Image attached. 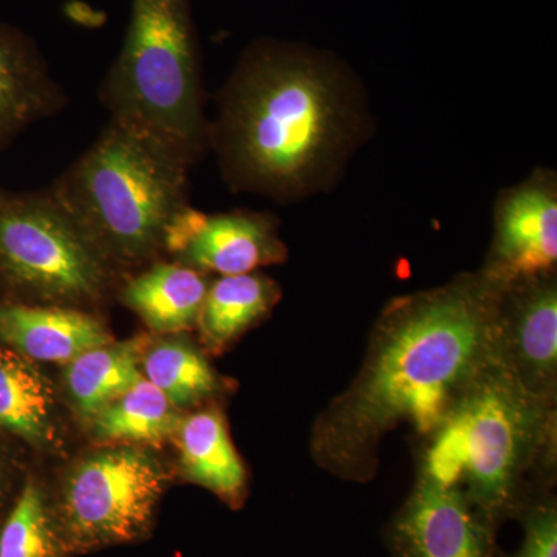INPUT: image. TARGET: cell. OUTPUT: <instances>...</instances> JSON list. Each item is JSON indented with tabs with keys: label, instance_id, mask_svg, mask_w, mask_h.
<instances>
[{
	"label": "cell",
	"instance_id": "obj_1",
	"mask_svg": "<svg viewBox=\"0 0 557 557\" xmlns=\"http://www.w3.org/2000/svg\"><path fill=\"white\" fill-rule=\"evenodd\" d=\"M505 287L482 270L392 300L357 379L314 423L319 467L366 482L379 469L384 435L403 424L434 434L496 350Z\"/></svg>",
	"mask_w": 557,
	"mask_h": 557
},
{
	"label": "cell",
	"instance_id": "obj_2",
	"mask_svg": "<svg viewBox=\"0 0 557 557\" xmlns=\"http://www.w3.org/2000/svg\"><path fill=\"white\" fill-rule=\"evenodd\" d=\"M341 70L313 50L260 39L242 54L208 126L231 188L289 200L341 160L354 112Z\"/></svg>",
	"mask_w": 557,
	"mask_h": 557
},
{
	"label": "cell",
	"instance_id": "obj_3",
	"mask_svg": "<svg viewBox=\"0 0 557 557\" xmlns=\"http://www.w3.org/2000/svg\"><path fill=\"white\" fill-rule=\"evenodd\" d=\"M193 160L135 121L110 116L49 190L110 267L152 259L189 207Z\"/></svg>",
	"mask_w": 557,
	"mask_h": 557
},
{
	"label": "cell",
	"instance_id": "obj_4",
	"mask_svg": "<svg viewBox=\"0 0 557 557\" xmlns=\"http://www.w3.org/2000/svg\"><path fill=\"white\" fill-rule=\"evenodd\" d=\"M553 403L527 388L497 344L429 435L421 478L457 487L486 519L502 515L555 435Z\"/></svg>",
	"mask_w": 557,
	"mask_h": 557
},
{
	"label": "cell",
	"instance_id": "obj_5",
	"mask_svg": "<svg viewBox=\"0 0 557 557\" xmlns=\"http://www.w3.org/2000/svg\"><path fill=\"white\" fill-rule=\"evenodd\" d=\"M98 97L110 116L143 124L200 160L209 123L193 0H131L123 47Z\"/></svg>",
	"mask_w": 557,
	"mask_h": 557
},
{
	"label": "cell",
	"instance_id": "obj_6",
	"mask_svg": "<svg viewBox=\"0 0 557 557\" xmlns=\"http://www.w3.org/2000/svg\"><path fill=\"white\" fill-rule=\"evenodd\" d=\"M112 274L49 188H0V288L10 300L78 309L104 298Z\"/></svg>",
	"mask_w": 557,
	"mask_h": 557
},
{
	"label": "cell",
	"instance_id": "obj_7",
	"mask_svg": "<svg viewBox=\"0 0 557 557\" xmlns=\"http://www.w3.org/2000/svg\"><path fill=\"white\" fill-rule=\"evenodd\" d=\"M166 474L149 454L110 449L73 469L57 516L70 553L129 544L149 533Z\"/></svg>",
	"mask_w": 557,
	"mask_h": 557
},
{
	"label": "cell",
	"instance_id": "obj_8",
	"mask_svg": "<svg viewBox=\"0 0 557 557\" xmlns=\"http://www.w3.org/2000/svg\"><path fill=\"white\" fill-rule=\"evenodd\" d=\"M163 249L180 265L222 276L251 273L285 258L276 220L270 215L249 211L207 215L190 205L172 220Z\"/></svg>",
	"mask_w": 557,
	"mask_h": 557
},
{
	"label": "cell",
	"instance_id": "obj_9",
	"mask_svg": "<svg viewBox=\"0 0 557 557\" xmlns=\"http://www.w3.org/2000/svg\"><path fill=\"white\" fill-rule=\"evenodd\" d=\"M557 194L552 174H534L498 200L485 271L504 282L555 273Z\"/></svg>",
	"mask_w": 557,
	"mask_h": 557
},
{
	"label": "cell",
	"instance_id": "obj_10",
	"mask_svg": "<svg viewBox=\"0 0 557 557\" xmlns=\"http://www.w3.org/2000/svg\"><path fill=\"white\" fill-rule=\"evenodd\" d=\"M498 346L519 379L539 397L555 401L557 287L555 273L508 282L502 298Z\"/></svg>",
	"mask_w": 557,
	"mask_h": 557
},
{
	"label": "cell",
	"instance_id": "obj_11",
	"mask_svg": "<svg viewBox=\"0 0 557 557\" xmlns=\"http://www.w3.org/2000/svg\"><path fill=\"white\" fill-rule=\"evenodd\" d=\"M392 541L398 557H493L486 525L465 494L421 475Z\"/></svg>",
	"mask_w": 557,
	"mask_h": 557
},
{
	"label": "cell",
	"instance_id": "obj_12",
	"mask_svg": "<svg viewBox=\"0 0 557 557\" xmlns=\"http://www.w3.org/2000/svg\"><path fill=\"white\" fill-rule=\"evenodd\" d=\"M67 102L36 40L16 25L0 22V152Z\"/></svg>",
	"mask_w": 557,
	"mask_h": 557
},
{
	"label": "cell",
	"instance_id": "obj_13",
	"mask_svg": "<svg viewBox=\"0 0 557 557\" xmlns=\"http://www.w3.org/2000/svg\"><path fill=\"white\" fill-rule=\"evenodd\" d=\"M0 341L25 358L69 364L113 339L100 318L75 307L2 299Z\"/></svg>",
	"mask_w": 557,
	"mask_h": 557
},
{
	"label": "cell",
	"instance_id": "obj_14",
	"mask_svg": "<svg viewBox=\"0 0 557 557\" xmlns=\"http://www.w3.org/2000/svg\"><path fill=\"white\" fill-rule=\"evenodd\" d=\"M208 288L199 271L180 263H156L129 278L121 299L156 332L177 333L199 322Z\"/></svg>",
	"mask_w": 557,
	"mask_h": 557
},
{
	"label": "cell",
	"instance_id": "obj_15",
	"mask_svg": "<svg viewBox=\"0 0 557 557\" xmlns=\"http://www.w3.org/2000/svg\"><path fill=\"white\" fill-rule=\"evenodd\" d=\"M0 431L38 448L58 442L54 392L30 359L0 347Z\"/></svg>",
	"mask_w": 557,
	"mask_h": 557
},
{
	"label": "cell",
	"instance_id": "obj_16",
	"mask_svg": "<svg viewBox=\"0 0 557 557\" xmlns=\"http://www.w3.org/2000/svg\"><path fill=\"white\" fill-rule=\"evenodd\" d=\"M178 438L185 478L225 500H239L247 474L218 410L183 418Z\"/></svg>",
	"mask_w": 557,
	"mask_h": 557
},
{
	"label": "cell",
	"instance_id": "obj_17",
	"mask_svg": "<svg viewBox=\"0 0 557 557\" xmlns=\"http://www.w3.org/2000/svg\"><path fill=\"white\" fill-rule=\"evenodd\" d=\"M148 341L135 338L91 348L65 369V384L73 405L83 417L94 418L106 406L145 380L139 364Z\"/></svg>",
	"mask_w": 557,
	"mask_h": 557
},
{
	"label": "cell",
	"instance_id": "obj_18",
	"mask_svg": "<svg viewBox=\"0 0 557 557\" xmlns=\"http://www.w3.org/2000/svg\"><path fill=\"white\" fill-rule=\"evenodd\" d=\"M277 299V285L269 277L222 276L209 284L197 324L209 346L223 347L265 317Z\"/></svg>",
	"mask_w": 557,
	"mask_h": 557
},
{
	"label": "cell",
	"instance_id": "obj_19",
	"mask_svg": "<svg viewBox=\"0 0 557 557\" xmlns=\"http://www.w3.org/2000/svg\"><path fill=\"white\" fill-rule=\"evenodd\" d=\"M94 421L95 435L104 442L159 443L178 434L183 417L145 379L106 406Z\"/></svg>",
	"mask_w": 557,
	"mask_h": 557
},
{
	"label": "cell",
	"instance_id": "obj_20",
	"mask_svg": "<svg viewBox=\"0 0 557 557\" xmlns=\"http://www.w3.org/2000/svg\"><path fill=\"white\" fill-rule=\"evenodd\" d=\"M69 553L57 509L30 480L0 528V557H65Z\"/></svg>",
	"mask_w": 557,
	"mask_h": 557
},
{
	"label": "cell",
	"instance_id": "obj_21",
	"mask_svg": "<svg viewBox=\"0 0 557 557\" xmlns=\"http://www.w3.org/2000/svg\"><path fill=\"white\" fill-rule=\"evenodd\" d=\"M145 379L159 388L175 408L196 405L214 394V370L190 344L166 341L143 357Z\"/></svg>",
	"mask_w": 557,
	"mask_h": 557
},
{
	"label": "cell",
	"instance_id": "obj_22",
	"mask_svg": "<svg viewBox=\"0 0 557 557\" xmlns=\"http://www.w3.org/2000/svg\"><path fill=\"white\" fill-rule=\"evenodd\" d=\"M516 557H557L556 508H539L528 520L525 542Z\"/></svg>",
	"mask_w": 557,
	"mask_h": 557
}]
</instances>
